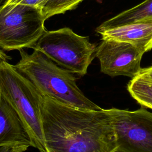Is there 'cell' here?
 Returning <instances> with one entry per match:
<instances>
[{
	"label": "cell",
	"mask_w": 152,
	"mask_h": 152,
	"mask_svg": "<svg viewBox=\"0 0 152 152\" xmlns=\"http://www.w3.org/2000/svg\"><path fill=\"white\" fill-rule=\"evenodd\" d=\"M138 75L147 77V78L152 80V66L148 67V68L141 69V70Z\"/></svg>",
	"instance_id": "obj_14"
},
{
	"label": "cell",
	"mask_w": 152,
	"mask_h": 152,
	"mask_svg": "<svg viewBox=\"0 0 152 152\" xmlns=\"http://www.w3.org/2000/svg\"><path fill=\"white\" fill-rule=\"evenodd\" d=\"M0 94L21 119L32 144L46 152L42 116L43 95L32 83L8 62L0 66Z\"/></svg>",
	"instance_id": "obj_3"
},
{
	"label": "cell",
	"mask_w": 152,
	"mask_h": 152,
	"mask_svg": "<svg viewBox=\"0 0 152 152\" xmlns=\"http://www.w3.org/2000/svg\"><path fill=\"white\" fill-rule=\"evenodd\" d=\"M84 0H49L42 8V14L48 18L75 9Z\"/></svg>",
	"instance_id": "obj_12"
},
{
	"label": "cell",
	"mask_w": 152,
	"mask_h": 152,
	"mask_svg": "<svg viewBox=\"0 0 152 152\" xmlns=\"http://www.w3.org/2000/svg\"><path fill=\"white\" fill-rule=\"evenodd\" d=\"M96 48L88 37L64 27L46 31L31 49L40 51L59 66L83 77L95 57Z\"/></svg>",
	"instance_id": "obj_4"
},
{
	"label": "cell",
	"mask_w": 152,
	"mask_h": 152,
	"mask_svg": "<svg viewBox=\"0 0 152 152\" xmlns=\"http://www.w3.org/2000/svg\"><path fill=\"white\" fill-rule=\"evenodd\" d=\"M0 152H14L13 149L8 146L0 147Z\"/></svg>",
	"instance_id": "obj_16"
},
{
	"label": "cell",
	"mask_w": 152,
	"mask_h": 152,
	"mask_svg": "<svg viewBox=\"0 0 152 152\" xmlns=\"http://www.w3.org/2000/svg\"><path fill=\"white\" fill-rule=\"evenodd\" d=\"M112 152H124V151H121V150H118V149H116L115 150H114V151H113Z\"/></svg>",
	"instance_id": "obj_18"
},
{
	"label": "cell",
	"mask_w": 152,
	"mask_h": 152,
	"mask_svg": "<svg viewBox=\"0 0 152 152\" xmlns=\"http://www.w3.org/2000/svg\"><path fill=\"white\" fill-rule=\"evenodd\" d=\"M128 90L140 105L152 109V80L138 75L128 83Z\"/></svg>",
	"instance_id": "obj_11"
},
{
	"label": "cell",
	"mask_w": 152,
	"mask_h": 152,
	"mask_svg": "<svg viewBox=\"0 0 152 152\" xmlns=\"http://www.w3.org/2000/svg\"><path fill=\"white\" fill-rule=\"evenodd\" d=\"M117 149L124 152H152V113L141 107L134 111L110 109Z\"/></svg>",
	"instance_id": "obj_6"
},
{
	"label": "cell",
	"mask_w": 152,
	"mask_h": 152,
	"mask_svg": "<svg viewBox=\"0 0 152 152\" xmlns=\"http://www.w3.org/2000/svg\"><path fill=\"white\" fill-rule=\"evenodd\" d=\"M40 8L24 4L0 6V49L32 48L46 31Z\"/></svg>",
	"instance_id": "obj_5"
},
{
	"label": "cell",
	"mask_w": 152,
	"mask_h": 152,
	"mask_svg": "<svg viewBox=\"0 0 152 152\" xmlns=\"http://www.w3.org/2000/svg\"><path fill=\"white\" fill-rule=\"evenodd\" d=\"M96 31L102 36V39L110 38L128 42L144 52L152 49V18Z\"/></svg>",
	"instance_id": "obj_9"
},
{
	"label": "cell",
	"mask_w": 152,
	"mask_h": 152,
	"mask_svg": "<svg viewBox=\"0 0 152 152\" xmlns=\"http://www.w3.org/2000/svg\"><path fill=\"white\" fill-rule=\"evenodd\" d=\"M49 0H8L6 4H24L42 8Z\"/></svg>",
	"instance_id": "obj_13"
},
{
	"label": "cell",
	"mask_w": 152,
	"mask_h": 152,
	"mask_svg": "<svg viewBox=\"0 0 152 152\" xmlns=\"http://www.w3.org/2000/svg\"><path fill=\"white\" fill-rule=\"evenodd\" d=\"M11 58L8 56L4 51L0 49V66L4 62H8L10 60Z\"/></svg>",
	"instance_id": "obj_15"
},
{
	"label": "cell",
	"mask_w": 152,
	"mask_h": 152,
	"mask_svg": "<svg viewBox=\"0 0 152 152\" xmlns=\"http://www.w3.org/2000/svg\"><path fill=\"white\" fill-rule=\"evenodd\" d=\"M42 116L46 152H112L118 148L110 109L83 110L43 96Z\"/></svg>",
	"instance_id": "obj_1"
},
{
	"label": "cell",
	"mask_w": 152,
	"mask_h": 152,
	"mask_svg": "<svg viewBox=\"0 0 152 152\" xmlns=\"http://www.w3.org/2000/svg\"><path fill=\"white\" fill-rule=\"evenodd\" d=\"M21 58L15 68L27 77L43 96L62 104L88 110L103 109L87 97L76 83L75 74L59 66L43 53L19 50Z\"/></svg>",
	"instance_id": "obj_2"
},
{
	"label": "cell",
	"mask_w": 152,
	"mask_h": 152,
	"mask_svg": "<svg viewBox=\"0 0 152 152\" xmlns=\"http://www.w3.org/2000/svg\"><path fill=\"white\" fill-rule=\"evenodd\" d=\"M24 152L32 147L30 138L17 113L0 94V147Z\"/></svg>",
	"instance_id": "obj_8"
},
{
	"label": "cell",
	"mask_w": 152,
	"mask_h": 152,
	"mask_svg": "<svg viewBox=\"0 0 152 152\" xmlns=\"http://www.w3.org/2000/svg\"><path fill=\"white\" fill-rule=\"evenodd\" d=\"M148 18H152V0H145L107 20L98 26L96 31L110 28Z\"/></svg>",
	"instance_id": "obj_10"
},
{
	"label": "cell",
	"mask_w": 152,
	"mask_h": 152,
	"mask_svg": "<svg viewBox=\"0 0 152 152\" xmlns=\"http://www.w3.org/2000/svg\"><path fill=\"white\" fill-rule=\"evenodd\" d=\"M8 0H0V6H3L6 4Z\"/></svg>",
	"instance_id": "obj_17"
},
{
	"label": "cell",
	"mask_w": 152,
	"mask_h": 152,
	"mask_svg": "<svg viewBox=\"0 0 152 152\" xmlns=\"http://www.w3.org/2000/svg\"><path fill=\"white\" fill-rule=\"evenodd\" d=\"M102 40L95 52L102 72L110 77L124 75L131 78L139 74L143 50L128 42L110 38Z\"/></svg>",
	"instance_id": "obj_7"
}]
</instances>
